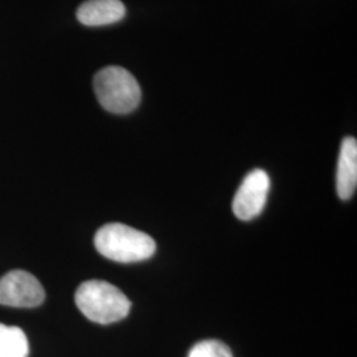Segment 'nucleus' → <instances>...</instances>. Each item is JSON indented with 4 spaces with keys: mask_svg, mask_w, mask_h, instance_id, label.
Segmentation results:
<instances>
[{
    "mask_svg": "<svg viewBox=\"0 0 357 357\" xmlns=\"http://www.w3.org/2000/svg\"><path fill=\"white\" fill-rule=\"evenodd\" d=\"M94 245L105 258L121 264L139 262L153 257L156 243L144 231L121 222L106 224L94 237Z\"/></svg>",
    "mask_w": 357,
    "mask_h": 357,
    "instance_id": "nucleus-1",
    "label": "nucleus"
},
{
    "mask_svg": "<svg viewBox=\"0 0 357 357\" xmlns=\"http://www.w3.org/2000/svg\"><path fill=\"white\" fill-rule=\"evenodd\" d=\"M75 301L78 310L88 319L98 324H112L125 319L131 308L128 296L118 287L97 280L81 283Z\"/></svg>",
    "mask_w": 357,
    "mask_h": 357,
    "instance_id": "nucleus-2",
    "label": "nucleus"
},
{
    "mask_svg": "<svg viewBox=\"0 0 357 357\" xmlns=\"http://www.w3.org/2000/svg\"><path fill=\"white\" fill-rule=\"evenodd\" d=\"M93 85L98 102L113 114H128L141 102V86L125 68H103L94 77Z\"/></svg>",
    "mask_w": 357,
    "mask_h": 357,
    "instance_id": "nucleus-3",
    "label": "nucleus"
},
{
    "mask_svg": "<svg viewBox=\"0 0 357 357\" xmlns=\"http://www.w3.org/2000/svg\"><path fill=\"white\" fill-rule=\"evenodd\" d=\"M45 291L38 278L24 270H13L0 278V305L32 308L44 302Z\"/></svg>",
    "mask_w": 357,
    "mask_h": 357,
    "instance_id": "nucleus-4",
    "label": "nucleus"
},
{
    "mask_svg": "<svg viewBox=\"0 0 357 357\" xmlns=\"http://www.w3.org/2000/svg\"><path fill=\"white\" fill-rule=\"evenodd\" d=\"M270 178L264 169H253L243 178L233 199V212L243 221L261 215L268 200Z\"/></svg>",
    "mask_w": 357,
    "mask_h": 357,
    "instance_id": "nucleus-5",
    "label": "nucleus"
},
{
    "mask_svg": "<svg viewBox=\"0 0 357 357\" xmlns=\"http://www.w3.org/2000/svg\"><path fill=\"white\" fill-rule=\"evenodd\" d=\"M126 15V7L121 0H88L77 10L81 24L101 26L114 24Z\"/></svg>",
    "mask_w": 357,
    "mask_h": 357,
    "instance_id": "nucleus-6",
    "label": "nucleus"
},
{
    "mask_svg": "<svg viewBox=\"0 0 357 357\" xmlns=\"http://www.w3.org/2000/svg\"><path fill=\"white\" fill-rule=\"evenodd\" d=\"M357 187V142L347 137L342 143L336 169V191L340 199L348 200Z\"/></svg>",
    "mask_w": 357,
    "mask_h": 357,
    "instance_id": "nucleus-7",
    "label": "nucleus"
},
{
    "mask_svg": "<svg viewBox=\"0 0 357 357\" xmlns=\"http://www.w3.org/2000/svg\"><path fill=\"white\" fill-rule=\"evenodd\" d=\"M29 344L19 327L0 324V357H28Z\"/></svg>",
    "mask_w": 357,
    "mask_h": 357,
    "instance_id": "nucleus-8",
    "label": "nucleus"
},
{
    "mask_svg": "<svg viewBox=\"0 0 357 357\" xmlns=\"http://www.w3.org/2000/svg\"><path fill=\"white\" fill-rule=\"evenodd\" d=\"M188 357H233V354L220 340H203L192 347Z\"/></svg>",
    "mask_w": 357,
    "mask_h": 357,
    "instance_id": "nucleus-9",
    "label": "nucleus"
}]
</instances>
